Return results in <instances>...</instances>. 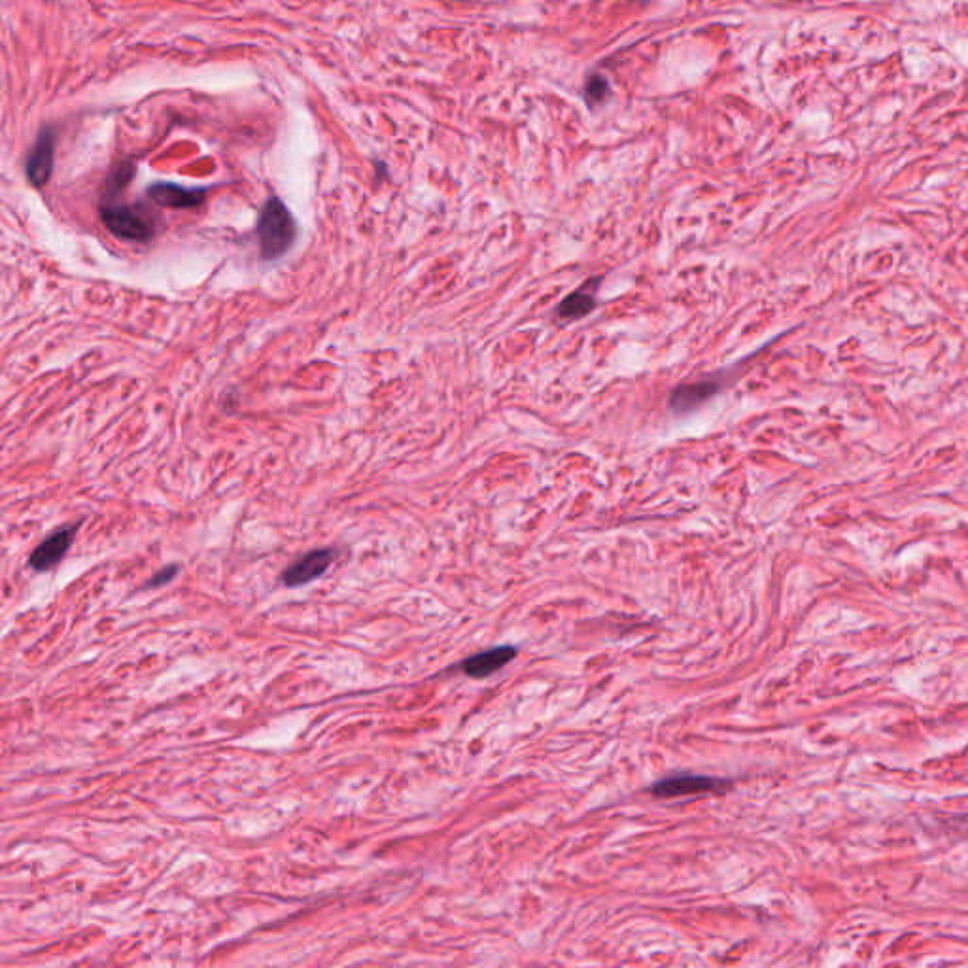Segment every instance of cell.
I'll return each mask as SVG.
<instances>
[{
	"label": "cell",
	"instance_id": "cell-1",
	"mask_svg": "<svg viewBox=\"0 0 968 968\" xmlns=\"http://www.w3.org/2000/svg\"><path fill=\"white\" fill-rule=\"evenodd\" d=\"M261 258L267 261L282 258L297 239V224L292 212L278 199L271 197L261 208L258 220Z\"/></svg>",
	"mask_w": 968,
	"mask_h": 968
},
{
	"label": "cell",
	"instance_id": "cell-2",
	"mask_svg": "<svg viewBox=\"0 0 968 968\" xmlns=\"http://www.w3.org/2000/svg\"><path fill=\"white\" fill-rule=\"evenodd\" d=\"M101 220L110 233L125 241L148 242L154 237V225L137 208L116 203L101 205Z\"/></svg>",
	"mask_w": 968,
	"mask_h": 968
},
{
	"label": "cell",
	"instance_id": "cell-3",
	"mask_svg": "<svg viewBox=\"0 0 968 968\" xmlns=\"http://www.w3.org/2000/svg\"><path fill=\"white\" fill-rule=\"evenodd\" d=\"M333 558H335L333 549H314L311 553L303 554L290 568L282 571L280 581L282 585L292 588L307 585L328 571Z\"/></svg>",
	"mask_w": 968,
	"mask_h": 968
},
{
	"label": "cell",
	"instance_id": "cell-4",
	"mask_svg": "<svg viewBox=\"0 0 968 968\" xmlns=\"http://www.w3.org/2000/svg\"><path fill=\"white\" fill-rule=\"evenodd\" d=\"M78 528L80 524H70L59 528L52 536L46 537L29 556V566L35 571L52 570L53 566H57L65 558V554L69 553Z\"/></svg>",
	"mask_w": 968,
	"mask_h": 968
},
{
	"label": "cell",
	"instance_id": "cell-5",
	"mask_svg": "<svg viewBox=\"0 0 968 968\" xmlns=\"http://www.w3.org/2000/svg\"><path fill=\"white\" fill-rule=\"evenodd\" d=\"M725 779L709 778V776H674V778L660 779L651 793L658 798H674V796L700 795L725 789Z\"/></svg>",
	"mask_w": 968,
	"mask_h": 968
},
{
	"label": "cell",
	"instance_id": "cell-6",
	"mask_svg": "<svg viewBox=\"0 0 968 968\" xmlns=\"http://www.w3.org/2000/svg\"><path fill=\"white\" fill-rule=\"evenodd\" d=\"M55 157V135L52 129H44L31 148L27 157V178L35 188H42L50 182Z\"/></svg>",
	"mask_w": 968,
	"mask_h": 968
},
{
	"label": "cell",
	"instance_id": "cell-7",
	"mask_svg": "<svg viewBox=\"0 0 968 968\" xmlns=\"http://www.w3.org/2000/svg\"><path fill=\"white\" fill-rule=\"evenodd\" d=\"M515 657H517L515 647L502 645V647H494V649H488L484 653L467 658L462 662V670L469 677L483 679V677H488V675L496 674L498 670H502L503 666H507Z\"/></svg>",
	"mask_w": 968,
	"mask_h": 968
},
{
	"label": "cell",
	"instance_id": "cell-8",
	"mask_svg": "<svg viewBox=\"0 0 968 968\" xmlns=\"http://www.w3.org/2000/svg\"><path fill=\"white\" fill-rule=\"evenodd\" d=\"M148 195H150L152 201H156L157 205L169 208L199 207L207 197L205 190L184 188V186H178V184H165V182L154 184L148 190Z\"/></svg>",
	"mask_w": 968,
	"mask_h": 968
},
{
	"label": "cell",
	"instance_id": "cell-9",
	"mask_svg": "<svg viewBox=\"0 0 968 968\" xmlns=\"http://www.w3.org/2000/svg\"><path fill=\"white\" fill-rule=\"evenodd\" d=\"M717 392H719L717 382H694L689 386H679L677 390L672 392L670 407L674 409L675 413H687V411H692L694 407H698L702 401L715 396Z\"/></svg>",
	"mask_w": 968,
	"mask_h": 968
},
{
	"label": "cell",
	"instance_id": "cell-10",
	"mask_svg": "<svg viewBox=\"0 0 968 968\" xmlns=\"http://www.w3.org/2000/svg\"><path fill=\"white\" fill-rule=\"evenodd\" d=\"M596 307L594 295L588 292L587 288H579L573 294L568 295L560 305H558V316L562 320H579L587 316L588 312Z\"/></svg>",
	"mask_w": 968,
	"mask_h": 968
},
{
	"label": "cell",
	"instance_id": "cell-11",
	"mask_svg": "<svg viewBox=\"0 0 968 968\" xmlns=\"http://www.w3.org/2000/svg\"><path fill=\"white\" fill-rule=\"evenodd\" d=\"M607 84H605L604 78L598 76V78H592L590 84L587 87V99L588 103H600L604 99V95H607Z\"/></svg>",
	"mask_w": 968,
	"mask_h": 968
},
{
	"label": "cell",
	"instance_id": "cell-12",
	"mask_svg": "<svg viewBox=\"0 0 968 968\" xmlns=\"http://www.w3.org/2000/svg\"><path fill=\"white\" fill-rule=\"evenodd\" d=\"M176 575H178V566H174V564L173 566H167V568L157 571L156 575L146 583V588L163 587V585L171 583Z\"/></svg>",
	"mask_w": 968,
	"mask_h": 968
}]
</instances>
